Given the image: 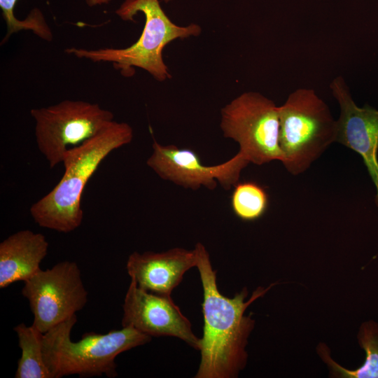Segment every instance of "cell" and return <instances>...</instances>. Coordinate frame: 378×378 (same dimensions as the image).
Segmentation results:
<instances>
[{
    "label": "cell",
    "mask_w": 378,
    "mask_h": 378,
    "mask_svg": "<svg viewBox=\"0 0 378 378\" xmlns=\"http://www.w3.org/2000/svg\"><path fill=\"white\" fill-rule=\"evenodd\" d=\"M164 2H169L171 0H163Z\"/></svg>",
    "instance_id": "obj_19"
},
{
    "label": "cell",
    "mask_w": 378,
    "mask_h": 378,
    "mask_svg": "<svg viewBox=\"0 0 378 378\" xmlns=\"http://www.w3.org/2000/svg\"><path fill=\"white\" fill-rule=\"evenodd\" d=\"M76 321L75 314L43 333V358L52 378L72 374L115 377L117 356L152 339L132 326H125L106 334L85 333L74 342L71 332Z\"/></svg>",
    "instance_id": "obj_3"
},
{
    "label": "cell",
    "mask_w": 378,
    "mask_h": 378,
    "mask_svg": "<svg viewBox=\"0 0 378 378\" xmlns=\"http://www.w3.org/2000/svg\"><path fill=\"white\" fill-rule=\"evenodd\" d=\"M48 242L43 234L29 230L17 232L0 243V288L26 281L40 271Z\"/></svg>",
    "instance_id": "obj_13"
},
{
    "label": "cell",
    "mask_w": 378,
    "mask_h": 378,
    "mask_svg": "<svg viewBox=\"0 0 378 378\" xmlns=\"http://www.w3.org/2000/svg\"><path fill=\"white\" fill-rule=\"evenodd\" d=\"M146 164L162 179L197 190L202 187L214 190L218 183L225 190L231 189L249 162L238 151L222 164L206 166L194 150L172 144L164 146L154 139L153 153Z\"/></svg>",
    "instance_id": "obj_9"
},
{
    "label": "cell",
    "mask_w": 378,
    "mask_h": 378,
    "mask_svg": "<svg viewBox=\"0 0 378 378\" xmlns=\"http://www.w3.org/2000/svg\"><path fill=\"white\" fill-rule=\"evenodd\" d=\"M37 146L50 168L62 162L70 146L80 145L109 126L113 113L98 104L66 99L48 107L32 108Z\"/></svg>",
    "instance_id": "obj_7"
},
{
    "label": "cell",
    "mask_w": 378,
    "mask_h": 378,
    "mask_svg": "<svg viewBox=\"0 0 378 378\" xmlns=\"http://www.w3.org/2000/svg\"><path fill=\"white\" fill-rule=\"evenodd\" d=\"M111 0H86V4L89 6H94L97 5H102L108 4Z\"/></svg>",
    "instance_id": "obj_18"
},
{
    "label": "cell",
    "mask_w": 378,
    "mask_h": 378,
    "mask_svg": "<svg viewBox=\"0 0 378 378\" xmlns=\"http://www.w3.org/2000/svg\"><path fill=\"white\" fill-rule=\"evenodd\" d=\"M330 89L340 106L336 142L362 157L375 186L378 208V110L368 104L357 106L341 76L331 81Z\"/></svg>",
    "instance_id": "obj_11"
},
{
    "label": "cell",
    "mask_w": 378,
    "mask_h": 378,
    "mask_svg": "<svg viewBox=\"0 0 378 378\" xmlns=\"http://www.w3.org/2000/svg\"><path fill=\"white\" fill-rule=\"evenodd\" d=\"M139 12L145 15V25L140 37L132 46L93 50L69 48L66 52L94 62H111L125 76L132 75L133 67H139L158 81L169 78L171 75L162 59L163 48L176 38L198 36L201 28L195 24L176 25L163 11L158 0H125L115 13L122 20L129 21Z\"/></svg>",
    "instance_id": "obj_4"
},
{
    "label": "cell",
    "mask_w": 378,
    "mask_h": 378,
    "mask_svg": "<svg viewBox=\"0 0 378 378\" xmlns=\"http://www.w3.org/2000/svg\"><path fill=\"white\" fill-rule=\"evenodd\" d=\"M195 249L197 268L203 289V335L200 340L201 359L195 378H234L244 368L247 354L246 346L254 320L246 316V308L262 296L271 287L258 288L245 301L244 288L233 298L220 293L205 246L198 242Z\"/></svg>",
    "instance_id": "obj_1"
},
{
    "label": "cell",
    "mask_w": 378,
    "mask_h": 378,
    "mask_svg": "<svg viewBox=\"0 0 378 378\" xmlns=\"http://www.w3.org/2000/svg\"><path fill=\"white\" fill-rule=\"evenodd\" d=\"M18 0H0V7L2 15L7 27V33L4 41L13 33L21 30H30L34 33L38 31L40 27L38 18L34 14L29 13L24 20H18L14 15L15 6Z\"/></svg>",
    "instance_id": "obj_17"
},
{
    "label": "cell",
    "mask_w": 378,
    "mask_h": 378,
    "mask_svg": "<svg viewBox=\"0 0 378 378\" xmlns=\"http://www.w3.org/2000/svg\"><path fill=\"white\" fill-rule=\"evenodd\" d=\"M195 249L174 248L163 252L136 251L127 260V274L136 286L157 295H171L185 273L196 267Z\"/></svg>",
    "instance_id": "obj_12"
},
{
    "label": "cell",
    "mask_w": 378,
    "mask_h": 378,
    "mask_svg": "<svg viewBox=\"0 0 378 378\" xmlns=\"http://www.w3.org/2000/svg\"><path fill=\"white\" fill-rule=\"evenodd\" d=\"M220 126L225 137L238 143L249 163L282 161L279 106L260 93L244 92L225 105Z\"/></svg>",
    "instance_id": "obj_6"
},
{
    "label": "cell",
    "mask_w": 378,
    "mask_h": 378,
    "mask_svg": "<svg viewBox=\"0 0 378 378\" xmlns=\"http://www.w3.org/2000/svg\"><path fill=\"white\" fill-rule=\"evenodd\" d=\"M133 136L129 124L114 120L95 136L68 148L62 159L64 172L60 181L30 208L34 221L64 233L78 228L83 221L81 198L87 183L105 158L130 143Z\"/></svg>",
    "instance_id": "obj_2"
},
{
    "label": "cell",
    "mask_w": 378,
    "mask_h": 378,
    "mask_svg": "<svg viewBox=\"0 0 378 378\" xmlns=\"http://www.w3.org/2000/svg\"><path fill=\"white\" fill-rule=\"evenodd\" d=\"M269 205L265 190L253 181L238 182L231 196L232 209L239 218L253 221L261 218Z\"/></svg>",
    "instance_id": "obj_16"
},
{
    "label": "cell",
    "mask_w": 378,
    "mask_h": 378,
    "mask_svg": "<svg viewBox=\"0 0 378 378\" xmlns=\"http://www.w3.org/2000/svg\"><path fill=\"white\" fill-rule=\"evenodd\" d=\"M22 294L29 300L33 325L43 333L75 315L88 302L80 270L71 261L38 271L24 281Z\"/></svg>",
    "instance_id": "obj_8"
},
{
    "label": "cell",
    "mask_w": 378,
    "mask_h": 378,
    "mask_svg": "<svg viewBox=\"0 0 378 378\" xmlns=\"http://www.w3.org/2000/svg\"><path fill=\"white\" fill-rule=\"evenodd\" d=\"M279 146L286 170H307L336 141L337 125L327 104L310 88H298L279 106Z\"/></svg>",
    "instance_id": "obj_5"
},
{
    "label": "cell",
    "mask_w": 378,
    "mask_h": 378,
    "mask_svg": "<svg viewBox=\"0 0 378 378\" xmlns=\"http://www.w3.org/2000/svg\"><path fill=\"white\" fill-rule=\"evenodd\" d=\"M14 330L22 351L15 377L52 378L43 358V333L33 324L27 326L22 323L15 326Z\"/></svg>",
    "instance_id": "obj_14"
},
{
    "label": "cell",
    "mask_w": 378,
    "mask_h": 378,
    "mask_svg": "<svg viewBox=\"0 0 378 378\" xmlns=\"http://www.w3.org/2000/svg\"><path fill=\"white\" fill-rule=\"evenodd\" d=\"M359 342L365 351L363 364L354 370L345 369L334 362L324 350L321 352L326 362L331 366L335 374L348 378H378V328L365 323L359 334Z\"/></svg>",
    "instance_id": "obj_15"
},
{
    "label": "cell",
    "mask_w": 378,
    "mask_h": 378,
    "mask_svg": "<svg viewBox=\"0 0 378 378\" xmlns=\"http://www.w3.org/2000/svg\"><path fill=\"white\" fill-rule=\"evenodd\" d=\"M122 308V327L132 326L151 337H174L199 350L200 338L171 295L149 293L131 280Z\"/></svg>",
    "instance_id": "obj_10"
}]
</instances>
